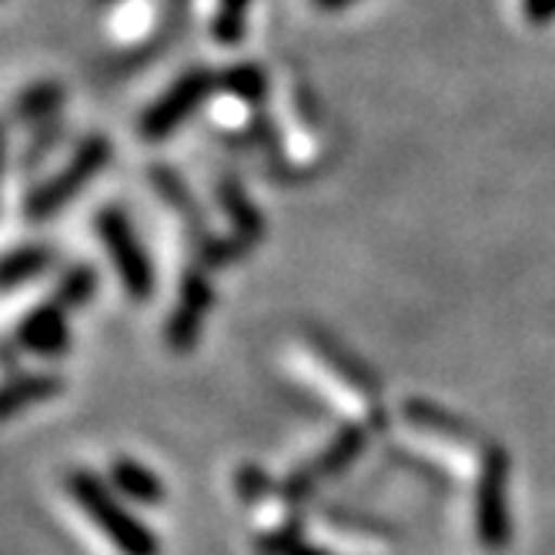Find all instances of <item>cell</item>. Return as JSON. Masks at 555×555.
Segmentation results:
<instances>
[{
	"instance_id": "14",
	"label": "cell",
	"mask_w": 555,
	"mask_h": 555,
	"mask_svg": "<svg viewBox=\"0 0 555 555\" xmlns=\"http://www.w3.org/2000/svg\"><path fill=\"white\" fill-rule=\"evenodd\" d=\"M151 184H154V191L162 194L165 202L181 215V221L188 224V231L197 234V248L208 245V242H211V234H208V228H205V218H202V211H197V202L191 197L188 184L181 181V175L171 171V168H165V165H154V168H151Z\"/></svg>"
},
{
	"instance_id": "9",
	"label": "cell",
	"mask_w": 555,
	"mask_h": 555,
	"mask_svg": "<svg viewBox=\"0 0 555 555\" xmlns=\"http://www.w3.org/2000/svg\"><path fill=\"white\" fill-rule=\"evenodd\" d=\"M402 418H405V428H412L428 449L452 455L459 465L475 455V435L462 422L446 415L442 409H435L428 402H409L402 409Z\"/></svg>"
},
{
	"instance_id": "21",
	"label": "cell",
	"mask_w": 555,
	"mask_h": 555,
	"mask_svg": "<svg viewBox=\"0 0 555 555\" xmlns=\"http://www.w3.org/2000/svg\"><path fill=\"white\" fill-rule=\"evenodd\" d=\"M522 14L529 24L545 27L548 21H555V0H522Z\"/></svg>"
},
{
	"instance_id": "1",
	"label": "cell",
	"mask_w": 555,
	"mask_h": 555,
	"mask_svg": "<svg viewBox=\"0 0 555 555\" xmlns=\"http://www.w3.org/2000/svg\"><path fill=\"white\" fill-rule=\"evenodd\" d=\"M114 157V144L107 134H88L74 144L67 165L51 171L48 178H41L37 184L27 188L24 194V221L30 224H44L51 218H57L77 194H81Z\"/></svg>"
},
{
	"instance_id": "11",
	"label": "cell",
	"mask_w": 555,
	"mask_h": 555,
	"mask_svg": "<svg viewBox=\"0 0 555 555\" xmlns=\"http://www.w3.org/2000/svg\"><path fill=\"white\" fill-rule=\"evenodd\" d=\"M64 391V378L54 372H17L0 382V422L17 418L21 412L44 405Z\"/></svg>"
},
{
	"instance_id": "23",
	"label": "cell",
	"mask_w": 555,
	"mask_h": 555,
	"mask_svg": "<svg viewBox=\"0 0 555 555\" xmlns=\"http://www.w3.org/2000/svg\"><path fill=\"white\" fill-rule=\"evenodd\" d=\"M311 4L319 11H341V8H351L354 0H311Z\"/></svg>"
},
{
	"instance_id": "3",
	"label": "cell",
	"mask_w": 555,
	"mask_h": 555,
	"mask_svg": "<svg viewBox=\"0 0 555 555\" xmlns=\"http://www.w3.org/2000/svg\"><path fill=\"white\" fill-rule=\"evenodd\" d=\"M94 231L101 237V245H104L117 278H121V288L128 292V298L138 305L151 301L154 298V264L141 245L131 218L125 215V208H117V205L101 208L94 218Z\"/></svg>"
},
{
	"instance_id": "13",
	"label": "cell",
	"mask_w": 555,
	"mask_h": 555,
	"mask_svg": "<svg viewBox=\"0 0 555 555\" xmlns=\"http://www.w3.org/2000/svg\"><path fill=\"white\" fill-rule=\"evenodd\" d=\"M54 248L51 245H17L11 251L0 255V295H11L30 282H37V278H44L51 268H54Z\"/></svg>"
},
{
	"instance_id": "8",
	"label": "cell",
	"mask_w": 555,
	"mask_h": 555,
	"mask_svg": "<svg viewBox=\"0 0 555 555\" xmlns=\"http://www.w3.org/2000/svg\"><path fill=\"white\" fill-rule=\"evenodd\" d=\"M14 345L27 354H37V359H64L70 351L67 311L54 298L27 308L14 328Z\"/></svg>"
},
{
	"instance_id": "22",
	"label": "cell",
	"mask_w": 555,
	"mask_h": 555,
	"mask_svg": "<svg viewBox=\"0 0 555 555\" xmlns=\"http://www.w3.org/2000/svg\"><path fill=\"white\" fill-rule=\"evenodd\" d=\"M4 168H8V125L0 121V178H4Z\"/></svg>"
},
{
	"instance_id": "15",
	"label": "cell",
	"mask_w": 555,
	"mask_h": 555,
	"mask_svg": "<svg viewBox=\"0 0 555 555\" xmlns=\"http://www.w3.org/2000/svg\"><path fill=\"white\" fill-rule=\"evenodd\" d=\"M111 482L125 499L141 502V505H157L165 499V482L157 479L147 465H141L138 459H114L111 462Z\"/></svg>"
},
{
	"instance_id": "24",
	"label": "cell",
	"mask_w": 555,
	"mask_h": 555,
	"mask_svg": "<svg viewBox=\"0 0 555 555\" xmlns=\"http://www.w3.org/2000/svg\"><path fill=\"white\" fill-rule=\"evenodd\" d=\"M292 555H325V552H319V548H308V545H298Z\"/></svg>"
},
{
	"instance_id": "19",
	"label": "cell",
	"mask_w": 555,
	"mask_h": 555,
	"mask_svg": "<svg viewBox=\"0 0 555 555\" xmlns=\"http://www.w3.org/2000/svg\"><path fill=\"white\" fill-rule=\"evenodd\" d=\"M218 88L237 101H245V104H258L268 91V81H264V74L251 64H237L231 70H224L218 77Z\"/></svg>"
},
{
	"instance_id": "17",
	"label": "cell",
	"mask_w": 555,
	"mask_h": 555,
	"mask_svg": "<svg viewBox=\"0 0 555 555\" xmlns=\"http://www.w3.org/2000/svg\"><path fill=\"white\" fill-rule=\"evenodd\" d=\"M98 271L85 261H77V264H67L61 274H57V282H54V301L64 308V311H74V308H85L94 301L98 295Z\"/></svg>"
},
{
	"instance_id": "10",
	"label": "cell",
	"mask_w": 555,
	"mask_h": 555,
	"mask_svg": "<svg viewBox=\"0 0 555 555\" xmlns=\"http://www.w3.org/2000/svg\"><path fill=\"white\" fill-rule=\"evenodd\" d=\"M365 428L362 425H348V428H341L335 439H332V446H325L322 449V455L314 459L305 472H298V475H292V482H288V492L292 495H301V492H308L314 482L319 479H325V475H335V472H341V468H348L354 459L362 455V449H365Z\"/></svg>"
},
{
	"instance_id": "5",
	"label": "cell",
	"mask_w": 555,
	"mask_h": 555,
	"mask_svg": "<svg viewBox=\"0 0 555 555\" xmlns=\"http://www.w3.org/2000/svg\"><path fill=\"white\" fill-rule=\"evenodd\" d=\"M215 85H218V77L205 67L184 70L178 81L138 117V138L147 144L168 141L188 121V117L208 101Z\"/></svg>"
},
{
	"instance_id": "2",
	"label": "cell",
	"mask_w": 555,
	"mask_h": 555,
	"mask_svg": "<svg viewBox=\"0 0 555 555\" xmlns=\"http://www.w3.org/2000/svg\"><path fill=\"white\" fill-rule=\"evenodd\" d=\"M67 492L121 555H157L162 552V545H157L151 529L141 519H134L121 502H117V495L107 489V482L101 479V475L85 472V468L70 472Z\"/></svg>"
},
{
	"instance_id": "16",
	"label": "cell",
	"mask_w": 555,
	"mask_h": 555,
	"mask_svg": "<svg viewBox=\"0 0 555 555\" xmlns=\"http://www.w3.org/2000/svg\"><path fill=\"white\" fill-rule=\"evenodd\" d=\"M218 202L234 228V242L248 248L255 245L261 237V215L255 211V205L248 202V194L242 191V184H237L234 178H224V184L218 188Z\"/></svg>"
},
{
	"instance_id": "25",
	"label": "cell",
	"mask_w": 555,
	"mask_h": 555,
	"mask_svg": "<svg viewBox=\"0 0 555 555\" xmlns=\"http://www.w3.org/2000/svg\"><path fill=\"white\" fill-rule=\"evenodd\" d=\"M101 4H107V0H101Z\"/></svg>"
},
{
	"instance_id": "4",
	"label": "cell",
	"mask_w": 555,
	"mask_h": 555,
	"mask_svg": "<svg viewBox=\"0 0 555 555\" xmlns=\"http://www.w3.org/2000/svg\"><path fill=\"white\" fill-rule=\"evenodd\" d=\"M305 354H308V362L314 369V378H319L335 395L338 405H345L351 415H359L365 425L378 422L375 385L359 365L348 359V354H341L332 341H322V338L305 341Z\"/></svg>"
},
{
	"instance_id": "12",
	"label": "cell",
	"mask_w": 555,
	"mask_h": 555,
	"mask_svg": "<svg viewBox=\"0 0 555 555\" xmlns=\"http://www.w3.org/2000/svg\"><path fill=\"white\" fill-rule=\"evenodd\" d=\"M64 101H67V88L54 77L48 81H34L27 85L17 98H14V107H11V117L14 125H24V128H41V125H51L57 121V114L64 111Z\"/></svg>"
},
{
	"instance_id": "6",
	"label": "cell",
	"mask_w": 555,
	"mask_h": 555,
	"mask_svg": "<svg viewBox=\"0 0 555 555\" xmlns=\"http://www.w3.org/2000/svg\"><path fill=\"white\" fill-rule=\"evenodd\" d=\"M508 459L502 449H486L479 468V489H475V532L489 548L508 542Z\"/></svg>"
},
{
	"instance_id": "18",
	"label": "cell",
	"mask_w": 555,
	"mask_h": 555,
	"mask_svg": "<svg viewBox=\"0 0 555 555\" xmlns=\"http://www.w3.org/2000/svg\"><path fill=\"white\" fill-rule=\"evenodd\" d=\"M64 138H67L64 121H51V125L34 128L30 138H27V144H24V151H21V171L27 175L34 168H41L48 157L64 144Z\"/></svg>"
},
{
	"instance_id": "7",
	"label": "cell",
	"mask_w": 555,
	"mask_h": 555,
	"mask_svg": "<svg viewBox=\"0 0 555 555\" xmlns=\"http://www.w3.org/2000/svg\"><path fill=\"white\" fill-rule=\"evenodd\" d=\"M211 301H215V292H211L208 274L202 268H188L181 278L178 305L165 325V341L171 351H178V354L194 351L197 338H202V325H205V314H208Z\"/></svg>"
},
{
	"instance_id": "20",
	"label": "cell",
	"mask_w": 555,
	"mask_h": 555,
	"mask_svg": "<svg viewBox=\"0 0 555 555\" xmlns=\"http://www.w3.org/2000/svg\"><path fill=\"white\" fill-rule=\"evenodd\" d=\"M251 8V0H218V11L211 21V34L221 44H237L245 37V14Z\"/></svg>"
}]
</instances>
